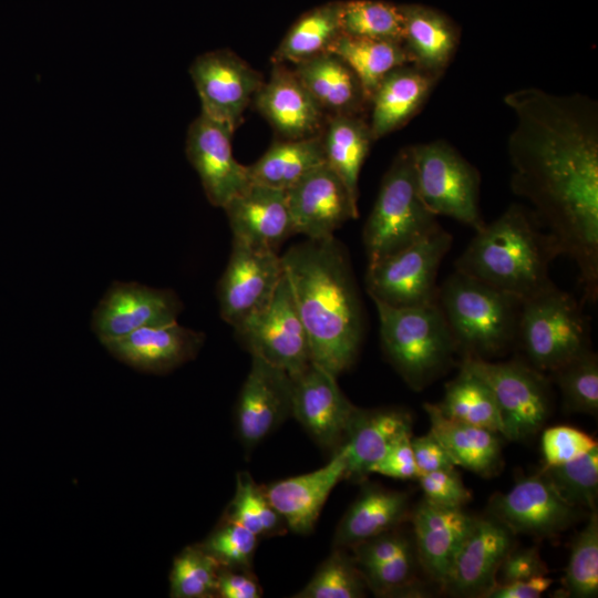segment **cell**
<instances>
[{
  "label": "cell",
  "mask_w": 598,
  "mask_h": 598,
  "mask_svg": "<svg viewBox=\"0 0 598 598\" xmlns=\"http://www.w3.org/2000/svg\"><path fill=\"white\" fill-rule=\"evenodd\" d=\"M539 225L534 214L512 204L476 230L455 260V270L520 301L554 287L549 267L560 252L554 238Z\"/></svg>",
  "instance_id": "3"
},
{
  "label": "cell",
  "mask_w": 598,
  "mask_h": 598,
  "mask_svg": "<svg viewBox=\"0 0 598 598\" xmlns=\"http://www.w3.org/2000/svg\"><path fill=\"white\" fill-rule=\"evenodd\" d=\"M346 470L347 452L341 445L324 466L274 482L264 491L287 528L297 534H308L313 529L330 492L344 478Z\"/></svg>",
  "instance_id": "23"
},
{
  "label": "cell",
  "mask_w": 598,
  "mask_h": 598,
  "mask_svg": "<svg viewBox=\"0 0 598 598\" xmlns=\"http://www.w3.org/2000/svg\"><path fill=\"white\" fill-rule=\"evenodd\" d=\"M252 103L282 140L320 135L327 116L293 69L274 64Z\"/></svg>",
  "instance_id": "21"
},
{
  "label": "cell",
  "mask_w": 598,
  "mask_h": 598,
  "mask_svg": "<svg viewBox=\"0 0 598 598\" xmlns=\"http://www.w3.org/2000/svg\"><path fill=\"white\" fill-rule=\"evenodd\" d=\"M368 588L352 556L338 548L319 566L296 598H360Z\"/></svg>",
  "instance_id": "39"
},
{
  "label": "cell",
  "mask_w": 598,
  "mask_h": 598,
  "mask_svg": "<svg viewBox=\"0 0 598 598\" xmlns=\"http://www.w3.org/2000/svg\"><path fill=\"white\" fill-rule=\"evenodd\" d=\"M596 446V440L578 429L566 425L548 427L542 436L544 466L574 461Z\"/></svg>",
  "instance_id": "46"
},
{
  "label": "cell",
  "mask_w": 598,
  "mask_h": 598,
  "mask_svg": "<svg viewBox=\"0 0 598 598\" xmlns=\"http://www.w3.org/2000/svg\"><path fill=\"white\" fill-rule=\"evenodd\" d=\"M218 563L200 546L185 548L171 573V596L209 598L217 596Z\"/></svg>",
  "instance_id": "43"
},
{
  "label": "cell",
  "mask_w": 598,
  "mask_h": 598,
  "mask_svg": "<svg viewBox=\"0 0 598 598\" xmlns=\"http://www.w3.org/2000/svg\"><path fill=\"white\" fill-rule=\"evenodd\" d=\"M258 539L252 532L225 519L200 547L220 567L251 570Z\"/></svg>",
  "instance_id": "44"
},
{
  "label": "cell",
  "mask_w": 598,
  "mask_h": 598,
  "mask_svg": "<svg viewBox=\"0 0 598 598\" xmlns=\"http://www.w3.org/2000/svg\"><path fill=\"white\" fill-rule=\"evenodd\" d=\"M234 328L251 357L287 371L290 377L311 363L309 338L285 275L270 301Z\"/></svg>",
  "instance_id": "11"
},
{
  "label": "cell",
  "mask_w": 598,
  "mask_h": 598,
  "mask_svg": "<svg viewBox=\"0 0 598 598\" xmlns=\"http://www.w3.org/2000/svg\"><path fill=\"white\" fill-rule=\"evenodd\" d=\"M553 584V579L535 576L526 580L495 584L484 597L488 598H538Z\"/></svg>",
  "instance_id": "53"
},
{
  "label": "cell",
  "mask_w": 598,
  "mask_h": 598,
  "mask_svg": "<svg viewBox=\"0 0 598 598\" xmlns=\"http://www.w3.org/2000/svg\"><path fill=\"white\" fill-rule=\"evenodd\" d=\"M437 78L412 63L390 71L370 99L373 141L405 125L423 105Z\"/></svg>",
  "instance_id": "26"
},
{
  "label": "cell",
  "mask_w": 598,
  "mask_h": 598,
  "mask_svg": "<svg viewBox=\"0 0 598 598\" xmlns=\"http://www.w3.org/2000/svg\"><path fill=\"white\" fill-rule=\"evenodd\" d=\"M424 499L452 508H462L470 499L471 492L454 468L437 470L417 476Z\"/></svg>",
  "instance_id": "47"
},
{
  "label": "cell",
  "mask_w": 598,
  "mask_h": 598,
  "mask_svg": "<svg viewBox=\"0 0 598 598\" xmlns=\"http://www.w3.org/2000/svg\"><path fill=\"white\" fill-rule=\"evenodd\" d=\"M474 518L462 508L422 499L412 513L417 561L442 586Z\"/></svg>",
  "instance_id": "25"
},
{
  "label": "cell",
  "mask_w": 598,
  "mask_h": 598,
  "mask_svg": "<svg viewBox=\"0 0 598 598\" xmlns=\"http://www.w3.org/2000/svg\"><path fill=\"white\" fill-rule=\"evenodd\" d=\"M282 276L281 257L276 250L233 240V250L217 288L221 318L235 327L264 308Z\"/></svg>",
  "instance_id": "14"
},
{
  "label": "cell",
  "mask_w": 598,
  "mask_h": 598,
  "mask_svg": "<svg viewBox=\"0 0 598 598\" xmlns=\"http://www.w3.org/2000/svg\"><path fill=\"white\" fill-rule=\"evenodd\" d=\"M182 309L179 298L169 289L115 281L93 311L92 329L103 342L141 328L174 323Z\"/></svg>",
  "instance_id": "17"
},
{
  "label": "cell",
  "mask_w": 598,
  "mask_h": 598,
  "mask_svg": "<svg viewBox=\"0 0 598 598\" xmlns=\"http://www.w3.org/2000/svg\"><path fill=\"white\" fill-rule=\"evenodd\" d=\"M262 590L251 570L219 567L217 597L259 598Z\"/></svg>",
  "instance_id": "52"
},
{
  "label": "cell",
  "mask_w": 598,
  "mask_h": 598,
  "mask_svg": "<svg viewBox=\"0 0 598 598\" xmlns=\"http://www.w3.org/2000/svg\"><path fill=\"white\" fill-rule=\"evenodd\" d=\"M568 597L592 598L598 594V516L591 511L586 526L576 536L563 578Z\"/></svg>",
  "instance_id": "40"
},
{
  "label": "cell",
  "mask_w": 598,
  "mask_h": 598,
  "mask_svg": "<svg viewBox=\"0 0 598 598\" xmlns=\"http://www.w3.org/2000/svg\"><path fill=\"white\" fill-rule=\"evenodd\" d=\"M436 406L448 419L504 433L501 411L492 390L463 364L460 373L446 384L444 396Z\"/></svg>",
  "instance_id": "35"
},
{
  "label": "cell",
  "mask_w": 598,
  "mask_h": 598,
  "mask_svg": "<svg viewBox=\"0 0 598 598\" xmlns=\"http://www.w3.org/2000/svg\"><path fill=\"white\" fill-rule=\"evenodd\" d=\"M516 124L507 152L513 193L560 255L578 267L584 299H598V103L581 94L524 87L505 95Z\"/></svg>",
  "instance_id": "1"
},
{
  "label": "cell",
  "mask_w": 598,
  "mask_h": 598,
  "mask_svg": "<svg viewBox=\"0 0 598 598\" xmlns=\"http://www.w3.org/2000/svg\"><path fill=\"white\" fill-rule=\"evenodd\" d=\"M415 183L426 208L480 230L485 221L480 208L481 175L443 140L411 145Z\"/></svg>",
  "instance_id": "8"
},
{
  "label": "cell",
  "mask_w": 598,
  "mask_h": 598,
  "mask_svg": "<svg viewBox=\"0 0 598 598\" xmlns=\"http://www.w3.org/2000/svg\"><path fill=\"white\" fill-rule=\"evenodd\" d=\"M342 1H331L301 14L275 50L271 62L299 63L329 52L342 34Z\"/></svg>",
  "instance_id": "34"
},
{
  "label": "cell",
  "mask_w": 598,
  "mask_h": 598,
  "mask_svg": "<svg viewBox=\"0 0 598 598\" xmlns=\"http://www.w3.org/2000/svg\"><path fill=\"white\" fill-rule=\"evenodd\" d=\"M374 303L386 358L412 389L425 388L457 353L437 301L414 307Z\"/></svg>",
  "instance_id": "5"
},
{
  "label": "cell",
  "mask_w": 598,
  "mask_h": 598,
  "mask_svg": "<svg viewBox=\"0 0 598 598\" xmlns=\"http://www.w3.org/2000/svg\"><path fill=\"white\" fill-rule=\"evenodd\" d=\"M411 444L417 476L437 470L455 468L448 454L431 432L411 439Z\"/></svg>",
  "instance_id": "51"
},
{
  "label": "cell",
  "mask_w": 598,
  "mask_h": 598,
  "mask_svg": "<svg viewBox=\"0 0 598 598\" xmlns=\"http://www.w3.org/2000/svg\"><path fill=\"white\" fill-rule=\"evenodd\" d=\"M330 51L339 55L355 73L369 104L379 83L390 71L411 63L403 43L395 41L341 34Z\"/></svg>",
  "instance_id": "36"
},
{
  "label": "cell",
  "mask_w": 598,
  "mask_h": 598,
  "mask_svg": "<svg viewBox=\"0 0 598 598\" xmlns=\"http://www.w3.org/2000/svg\"><path fill=\"white\" fill-rule=\"evenodd\" d=\"M295 234L324 239L349 219L358 218V200L342 179L323 163L286 190Z\"/></svg>",
  "instance_id": "18"
},
{
  "label": "cell",
  "mask_w": 598,
  "mask_h": 598,
  "mask_svg": "<svg viewBox=\"0 0 598 598\" xmlns=\"http://www.w3.org/2000/svg\"><path fill=\"white\" fill-rule=\"evenodd\" d=\"M189 74L200 100V112L234 132L265 81L260 72L227 49L197 56Z\"/></svg>",
  "instance_id": "12"
},
{
  "label": "cell",
  "mask_w": 598,
  "mask_h": 598,
  "mask_svg": "<svg viewBox=\"0 0 598 598\" xmlns=\"http://www.w3.org/2000/svg\"><path fill=\"white\" fill-rule=\"evenodd\" d=\"M337 377L310 363L292 375L291 415L321 447L339 448L359 408L341 392Z\"/></svg>",
  "instance_id": "15"
},
{
  "label": "cell",
  "mask_w": 598,
  "mask_h": 598,
  "mask_svg": "<svg viewBox=\"0 0 598 598\" xmlns=\"http://www.w3.org/2000/svg\"><path fill=\"white\" fill-rule=\"evenodd\" d=\"M540 472L567 502L580 509H588L589 512L596 509L598 446L574 461L544 466Z\"/></svg>",
  "instance_id": "41"
},
{
  "label": "cell",
  "mask_w": 598,
  "mask_h": 598,
  "mask_svg": "<svg viewBox=\"0 0 598 598\" xmlns=\"http://www.w3.org/2000/svg\"><path fill=\"white\" fill-rule=\"evenodd\" d=\"M204 334L177 322L137 329L101 342L120 361L144 372L166 373L194 359Z\"/></svg>",
  "instance_id": "24"
},
{
  "label": "cell",
  "mask_w": 598,
  "mask_h": 598,
  "mask_svg": "<svg viewBox=\"0 0 598 598\" xmlns=\"http://www.w3.org/2000/svg\"><path fill=\"white\" fill-rule=\"evenodd\" d=\"M453 237L441 225L419 240L369 264L365 286L374 302L414 307L436 301L441 261Z\"/></svg>",
  "instance_id": "9"
},
{
  "label": "cell",
  "mask_w": 598,
  "mask_h": 598,
  "mask_svg": "<svg viewBox=\"0 0 598 598\" xmlns=\"http://www.w3.org/2000/svg\"><path fill=\"white\" fill-rule=\"evenodd\" d=\"M233 134L228 125L200 112L186 135V156L199 176L208 202L220 208L251 183L248 166L233 155Z\"/></svg>",
  "instance_id": "16"
},
{
  "label": "cell",
  "mask_w": 598,
  "mask_h": 598,
  "mask_svg": "<svg viewBox=\"0 0 598 598\" xmlns=\"http://www.w3.org/2000/svg\"><path fill=\"white\" fill-rule=\"evenodd\" d=\"M414 553L379 563L358 567L367 586L379 596H392L410 591L415 586Z\"/></svg>",
  "instance_id": "45"
},
{
  "label": "cell",
  "mask_w": 598,
  "mask_h": 598,
  "mask_svg": "<svg viewBox=\"0 0 598 598\" xmlns=\"http://www.w3.org/2000/svg\"><path fill=\"white\" fill-rule=\"evenodd\" d=\"M225 519L241 525L259 538L280 535L287 528L267 499L264 487L257 485L247 472L237 475L235 495Z\"/></svg>",
  "instance_id": "38"
},
{
  "label": "cell",
  "mask_w": 598,
  "mask_h": 598,
  "mask_svg": "<svg viewBox=\"0 0 598 598\" xmlns=\"http://www.w3.org/2000/svg\"><path fill=\"white\" fill-rule=\"evenodd\" d=\"M411 415L401 409H358L342 445L347 452L344 478H359L371 472L392 444L411 434Z\"/></svg>",
  "instance_id": "27"
},
{
  "label": "cell",
  "mask_w": 598,
  "mask_h": 598,
  "mask_svg": "<svg viewBox=\"0 0 598 598\" xmlns=\"http://www.w3.org/2000/svg\"><path fill=\"white\" fill-rule=\"evenodd\" d=\"M326 163L322 133L307 138L278 140L251 165V183L287 190Z\"/></svg>",
  "instance_id": "32"
},
{
  "label": "cell",
  "mask_w": 598,
  "mask_h": 598,
  "mask_svg": "<svg viewBox=\"0 0 598 598\" xmlns=\"http://www.w3.org/2000/svg\"><path fill=\"white\" fill-rule=\"evenodd\" d=\"M436 301L463 358L487 359L515 342L518 298L454 270L439 286Z\"/></svg>",
  "instance_id": "4"
},
{
  "label": "cell",
  "mask_w": 598,
  "mask_h": 598,
  "mask_svg": "<svg viewBox=\"0 0 598 598\" xmlns=\"http://www.w3.org/2000/svg\"><path fill=\"white\" fill-rule=\"evenodd\" d=\"M373 142L369 123L361 115L327 117L322 131L326 163L358 200L359 175Z\"/></svg>",
  "instance_id": "33"
},
{
  "label": "cell",
  "mask_w": 598,
  "mask_h": 598,
  "mask_svg": "<svg viewBox=\"0 0 598 598\" xmlns=\"http://www.w3.org/2000/svg\"><path fill=\"white\" fill-rule=\"evenodd\" d=\"M342 34L353 38L403 43L404 24L400 6L380 0L342 1Z\"/></svg>",
  "instance_id": "37"
},
{
  "label": "cell",
  "mask_w": 598,
  "mask_h": 598,
  "mask_svg": "<svg viewBox=\"0 0 598 598\" xmlns=\"http://www.w3.org/2000/svg\"><path fill=\"white\" fill-rule=\"evenodd\" d=\"M548 574V568L537 548H512L503 559L496 584L526 580L535 576Z\"/></svg>",
  "instance_id": "49"
},
{
  "label": "cell",
  "mask_w": 598,
  "mask_h": 598,
  "mask_svg": "<svg viewBox=\"0 0 598 598\" xmlns=\"http://www.w3.org/2000/svg\"><path fill=\"white\" fill-rule=\"evenodd\" d=\"M280 257L309 338L311 363L338 377L354 362L364 328L344 248L334 236L308 239Z\"/></svg>",
  "instance_id": "2"
},
{
  "label": "cell",
  "mask_w": 598,
  "mask_h": 598,
  "mask_svg": "<svg viewBox=\"0 0 598 598\" xmlns=\"http://www.w3.org/2000/svg\"><path fill=\"white\" fill-rule=\"evenodd\" d=\"M290 374L252 357L236 405L237 435L248 451L266 439L291 414Z\"/></svg>",
  "instance_id": "19"
},
{
  "label": "cell",
  "mask_w": 598,
  "mask_h": 598,
  "mask_svg": "<svg viewBox=\"0 0 598 598\" xmlns=\"http://www.w3.org/2000/svg\"><path fill=\"white\" fill-rule=\"evenodd\" d=\"M489 513L513 534L538 537L569 527L581 509L567 502L542 473L525 476L489 502Z\"/></svg>",
  "instance_id": "13"
},
{
  "label": "cell",
  "mask_w": 598,
  "mask_h": 598,
  "mask_svg": "<svg viewBox=\"0 0 598 598\" xmlns=\"http://www.w3.org/2000/svg\"><path fill=\"white\" fill-rule=\"evenodd\" d=\"M588 328L581 303L554 286L522 301L515 342L532 367L551 373L589 350Z\"/></svg>",
  "instance_id": "7"
},
{
  "label": "cell",
  "mask_w": 598,
  "mask_h": 598,
  "mask_svg": "<svg viewBox=\"0 0 598 598\" xmlns=\"http://www.w3.org/2000/svg\"><path fill=\"white\" fill-rule=\"evenodd\" d=\"M461 364L492 390L507 440H525L540 430L550 412V390L543 372L518 360L491 362L463 358Z\"/></svg>",
  "instance_id": "10"
},
{
  "label": "cell",
  "mask_w": 598,
  "mask_h": 598,
  "mask_svg": "<svg viewBox=\"0 0 598 598\" xmlns=\"http://www.w3.org/2000/svg\"><path fill=\"white\" fill-rule=\"evenodd\" d=\"M403 16V45L411 63L440 76L458 42L457 30L442 13L417 4L400 6Z\"/></svg>",
  "instance_id": "31"
},
{
  "label": "cell",
  "mask_w": 598,
  "mask_h": 598,
  "mask_svg": "<svg viewBox=\"0 0 598 598\" xmlns=\"http://www.w3.org/2000/svg\"><path fill=\"white\" fill-rule=\"evenodd\" d=\"M431 430L455 466L482 476L496 473L501 464L497 433L446 417L436 404H424Z\"/></svg>",
  "instance_id": "29"
},
{
  "label": "cell",
  "mask_w": 598,
  "mask_h": 598,
  "mask_svg": "<svg viewBox=\"0 0 598 598\" xmlns=\"http://www.w3.org/2000/svg\"><path fill=\"white\" fill-rule=\"evenodd\" d=\"M411 434L396 440L370 473H378L398 480L417 478Z\"/></svg>",
  "instance_id": "50"
},
{
  "label": "cell",
  "mask_w": 598,
  "mask_h": 598,
  "mask_svg": "<svg viewBox=\"0 0 598 598\" xmlns=\"http://www.w3.org/2000/svg\"><path fill=\"white\" fill-rule=\"evenodd\" d=\"M513 548V533L495 518H474L442 584L451 595L484 597Z\"/></svg>",
  "instance_id": "20"
},
{
  "label": "cell",
  "mask_w": 598,
  "mask_h": 598,
  "mask_svg": "<svg viewBox=\"0 0 598 598\" xmlns=\"http://www.w3.org/2000/svg\"><path fill=\"white\" fill-rule=\"evenodd\" d=\"M234 240L260 249L276 250L295 234L287 193L256 183L234 196L224 207Z\"/></svg>",
  "instance_id": "22"
},
{
  "label": "cell",
  "mask_w": 598,
  "mask_h": 598,
  "mask_svg": "<svg viewBox=\"0 0 598 598\" xmlns=\"http://www.w3.org/2000/svg\"><path fill=\"white\" fill-rule=\"evenodd\" d=\"M293 65L295 73L327 117L361 115L369 105L358 76L336 53L324 52Z\"/></svg>",
  "instance_id": "28"
},
{
  "label": "cell",
  "mask_w": 598,
  "mask_h": 598,
  "mask_svg": "<svg viewBox=\"0 0 598 598\" xmlns=\"http://www.w3.org/2000/svg\"><path fill=\"white\" fill-rule=\"evenodd\" d=\"M409 513V495L379 486H365L340 520L333 544L351 548L373 536L394 529Z\"/></svg>",
  "instance_id": "30"
},
{
  "label": "cell",
  "mask_w": 598,
  "mask_h": 598,
  "mask_svg": "<svg viewBox=\"0 0 598 598\" xmlns=\"http://www.w3.org/2000/svg\"><path fill=\"white\" fill-rule=\"evenodd\" d=\"M358 567L388 561L414 553L411 539L393 529L351 547Z\"/></svg>",
  "instance_id": "48"
},
{
  "label": "cell",
  "mask_w": 598,
  "mask_h": 598,
  "mask_svg": "<svg viewBox=\"0 0 598 598\" xmlns=\"http://www.w3.org/2000/svg\"><path fill=\"white\" fill-rule=\"evenodd\" d=\"M422 202L411 146L394 156L365 221L362 239L368 265L406 247L440 226Z\"/></svg>",
  "instance_id": "6"
},
{
  "label": "cell",
  "mask_w": 598,
  "mask_h": 598,
  "mask_svg": "<svg viewBox=\"0 0 598 598\" xmlns=\"http://www.w3.org/2000/svg\"><path fill=\"white\" fill-rule=\"evenodd\" d=\"M565 409L596 415L598 412V361L588 350L551 372Z\"/></svg>",
  "instance_id": "42"
}]
</instances>
